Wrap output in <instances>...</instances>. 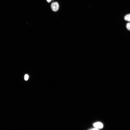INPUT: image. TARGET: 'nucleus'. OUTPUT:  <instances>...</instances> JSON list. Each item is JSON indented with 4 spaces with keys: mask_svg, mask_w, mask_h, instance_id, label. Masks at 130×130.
I'll use <instances>...</instances> for the list:
<instances>
[{
    "mask_svg": "<svg viewBox=\"0 0 130 130\" xmlns=\"http://www.w3.org/2000/svg\"><path fill=\"white\" fill-rule=\"evenodd\" d=\"M51 7L53 11L56 12L59 10V6L57 2H54L52 4Z\"/></svg>",
    "mask_w": 130,
    "mask_h": 130,
    "instance_id": "nucleus-1",
    "label": "nucleus"
},
{
    "mask_svg": "<svg viewBox=\"0 0 130 130\" xmlns=\"http://www.w3.org/2000/svg\"><path fill=\"white\" fill-rule=\"evenodd\" d=\"M93 125L95 128L99 129L102 128L103 126V124L99 122H97L94 123Z\"/></svg>",
    "mask_w": 130,
    "mask_h": 130,
    "instance_id": "nucleus-2",
    "label": "nucleus"
},
{
    "mask_svg": "<svg viewBox=\"0 0 130 130\" xmlns=\"http://www.w3.org/2000/svg\"><path fill=\"white\" fill-rule=\"evenodd\" d=\"M124 19L125 21L130 22V14L126 15L124 17Z\"/></svg>",
    "mask_w": 130,
    "mask_h": 130,
    "instance_id": "nucleus-3",
    "label": "nucleus"
},
{
    "mask_svg": "<svg viewBox=\"0 0 130 130\" xmlns=\"http://www.w3.org/2000/svg\"><path fill=\"white\" fill-rule=\"evenodd\" d=\"M126 27L128 30L130 31V23H128L127 24Z\"/></svg>",
    "mask_w": 130,
    "mask_h": 130,
    "instance_id": "nucleus-4",
    "label": "nucleus"
},
{
    "mask_svg": "<svg viewBox=\"0 0 130 130\" xmlns=\"http://www.w3.org/2000/svg\"><path fill=\"white\" fill-rule=\"evenodd\" d=\"M29 78V75L27 74H26L25 75V80H28Z\"/></svg>",
    "mask_w": 130,
    "mask_h": 130,
    "instance_id": "nucleus-5",
    "label": "nucleus"
},
{
    "mask_svg": "<svg viewBox=\"0 0 130 130\" xmlns=\"http://www.w3.org/2000/svg\"><path fill=\"white\" fill-rule=\"evenodd\" d=\"M88 130H99V129H97L95 128H94L90 129Z\"/></svg>",
    "mask_w": 130,
    "mask_h": 130,
    "instance_id": "nucleus-6",
    "label": "nucleus"
},
{
    "mask_svg": "<svg viewBox=\"0 0 130 130\" xmlns=\"http://www.w3.org/2000/svg\"><path fill=\"white\" fill-rule=\"evenodd\" d=\"M47 1L48 2L50 3L52 1V0H47Z\"/></svg>",
    "mask_w": 130,
    "mask_h": 130,
    "instance_id": "nucleus-7",
    "label": "nucleus"
}]
</instances>
